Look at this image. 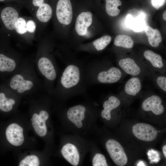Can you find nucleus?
Listing matches in <instances>:
<instances>
[{"label":"nucleus","mask_w":166,"mask_h":166,"mask_svg":"<svg viewBox=\"0 0 166 166\" xmlns=\"http://www.w3.org/2000/svg\"><path fill=\"white\" fill-rule=\"evenodd\" d=\"M106 148L114 162L119 166H123L128 162V158L124 150L118 142L109 139L106 142Z\"/></svg>","instance_id":"f257e3e1"},{"label":"nucleus","mask_w":166,"mask_h":166,"mask_svg":"<svg viewBox=\"0 0 166 166\" xmlns=\"http://www.w3.org/2000/svg\"><path fill=\"white\" fill-rule=\"evenodd\" d=\"M132 132L137 138L146 141L155 140L158 132L152 126L144 123H138L134 125L132 128Z\"/></svg>","instance_id":"f03ea898"},{"label":"nucleus","mask_w":166,"mask_h":166,"mask_svg":"<svg viewBox=\"0 0 166 166\" xmlns=\"http://www.w3.org/2000/svg\"><path fill=\"white\" fill-rule=\"evenodd\" d=\"M56 14L59 22L66 25L69 24L73 18L72 8L70 0H59L57 3Z\"/></svg>","instance_id":"7ed1b4c3"},{"label":"nucleus","mask_w":166,"mask_h":166,"mask_svg":"<svg viewBox=\"0 0 166 166\" xmlns=\"http://www.w3.org/2000/svg\"><path fill=\"white\" fill-rule=\"evenodd\" d=\"M80 78L79 68L76 66L70 65L64 70L61 78L62 85L66 88H69L77 85Z\"/></svg>","instance_id":"20e7f679"},{"label":"nucleus","mask_w":166,"mask_h":166,"mask_svg":"<svg viewBox=\"0 0 166 166\" xmlns=\"http://www.w3.org/2000/svg\"><path fill=\"white\" fill-rule=\"evenodd\" d=\"M23 129L16 123H12L7 128L6 134L8 141L15 146L21 145L24 141Z\"/></svg>","instance_id":"39448f33"},{"label":"nucleus","mask_w":166,"mask_h":166,"mask_svg":"<svg viewBox=\"0 0 166 166\" xmlns=\"http://www.w3.org/2000/svg\"><path fill=\"white\" fill-rule=\"evenodd\" d=\"M162 100L159 96L153 95L146 98L143 102V109L147 112L151 111L156 115H160L164 111V107L162 104Z\"/></svg>","instance_id":"423d86ee"},{"label":"nucleus","mask_w":166,"mask_h":166,"mask_svg":"<svg viewBox=\"0 0 166 166\" xmlns=\"http://www.w3.org/2000/svg\"><path fill=\"white\" fill-rule=\"evenodd\" d=\"M144 56L149 63L151 69L161 74L164 73L165 65L160 55L151 50H147L144 51Z\"/></svg>","instance_id":"0eeeda50"},{"label":"nucleus","mask_w":166,"mask_h":166,"mask_svg":"<svg viewBox=\"0 0 166 166\" xmlns=\"http://www.w3.org/2000/svg\"><path fill=\"white\" fill-rule=\"evenodd\" d=\"M118 65L125 73L134 77H138L143 73L141 66L131 58L126 57L120 59L118 62Z\"/></svg>","instance_id":"6e6552de"},{"label":"nucleus","mask_w":166,"mask_h":166,"mask_svg":"<svg viewBox=\"0 0 166 166\" xmlns=\"http://www.w3.org/2000/svg\"><path fill=\"white\" fill-rule=\"evenodd\" d=\"M93 15L90 12H83L77 16L75 23V29L80 36L85 35L87 32L88 28L91 24Z\"/></svg>","instance_id":"1a4fd4ad"},{"label":"nucleus","mask_w":166,"mask_h":166,"mask_svg":"<svg viewBox=\"0 0 166 166\" xmlns=\"http://www.w3.org/2000/svg\"><path fill=\"white\" fill-rule=\"evenodd\" d=\"M18 14L17 11L11 7H6L1 14V20L6 27L8 30H13L15 28Z\"/></svg>","instance_id":"9d476101"},{"label":"nucleus","mask_w":166,"mask_h":166,"mask_svg":"<svg viewBox=\"0 0 166 166\" xmlns=\"http://www.w3.org/2000/svg\"><path fill=\"white\" fill-rule=\"evenodd\" d=\"M122 77L121 70L116 67H112L106 71L100 72L98 75L97 79L102 83H113L119 81Z\"/></svg>","instance_id":"9b49d317"},{"label":"nucleus","mask_w":166,"mask_h":166,"mask_svg":"<svg viewBox=\"0 0 166 166\" xmlns=\"http://www.w3.org/2000/svg\"><path fill=\"white\" fill-rule=\"evenodd\" d=\"M34 86L30 80L25 79L23 76L19 74L15 75L11 79L10 86L13 89L19 93L31 89Z\"/></svg>","instance_id":"f8f14e48"},{"label":"nucleus","mask_w":166,"mask_h":166,"mask_svg":"<svg viewBox=\"0 0 166 166\" xmlns=\"http://www.w3.org/2000/svg\"><path fill=\"white\" fill-rule=\"evenodd\" d=\"M85 107L82 105L71 107L68 110L67 115L69 119L78 128L82 126V121L85 118Z\"/></svg>","instance_id":"ddd939ff"},{"label":"nucleus","mask_w":166,"mask_h":166,"mask_svg":"<svg viewBox=\"0 0 166 166\" xmlns=\"http://www.w3.org/2000/svg\"><path fill=\"white\" fill-rule=\"evenodd\" d=\"M61 152L64 157L71 164L75 166L78 165L80 156L77 149L74 145L67 144L62 147Z\"/></svg>","instance_id":"4468645a"},{"label":"nucleus","mask_w":166,"mask_h":166,"mask_svg":"<svg viewBox=\"0 0 166 166\" xmlns=\"http://www.w3.org/2000/svg\"><path fill=\"white\" fill-rule=\"evenodd\" d=\"M38 67L41 73L48 79L54 80L56 77V73L51 61L48 58L42 57L38 61Z\"/></svg>","instance_id":"2eb2a0df"},{"label":"nucleus","mask_w":166,"mask_h":166,"mask_svg":"<svg viewBox=\"0 0 166 166\" xmlns=\"http://www.w3.org/2000/svg\"><path fill=\"white\" fill-rule=\"evenodd\" d=\"M141 82L138 77H134L129 79L125 84L123 91L129 96H135L141 91Z\"/></svg>","instance_id":"dca6fc26"},{"label":"nucleus","mask_w":166,"mask_h":166,"mask_svg":"<svg viewBox=\"0 0 166 166\" xmlns=\"http://www.w3.org/2000/svg\"><path fill=\"white\" fill-rule=\"evenodd\" d=\"M126 23L128 27L136 32L144 30L146 26L143 15L134 18L131 15L128 14L126 18Z\"/></svg>","instance_id":"f3484780"},{"label":"nucleus","mask_w":166,"mask_h":166,"mask_svg":"<svg viewBox=\"0 0 166 166\" xmlns=\"http://www.w3.org/2000/svg\"><path fill=\"white\" fill-rule=\"evenodd\" d=\"M120 104V101L117 97L114 96L110 97L108 100L105 101L103 103L104 109L101 113L102 117L107 120H110L111 118V112L117 108Z\"/></svg>","instance_id":"a211bd4d"},{"label":"nucleus","mask_w":166,"mask_h":166,"mask_svg":"<svg viewBox=\"0 0 166 166\" xmlns=\"http://www.w3.org/2000/svg\"><path fill=\"white\" fill-rule=\"evenodd\" d=\"M145 32L148 37L150 45L154 47H158L162 41V37L160 31L157 29H154L149 26H146Z\"/></svg>","instance_id":"6ab92c4d"},{"label":"nucleus","mask_w":166,"mask_h":166,"mask_svg":"<svg viewBox=\"0 0 166 166\" xmlns=\"http://www.w3.org/2000/svg\"><path fill=\"white\" fill-rule=\"evenodd\" d=\"M31 120L33 126L37 134L42 137L45 135L47 130L45 122L41 118L39 115L34 113Z\"/></svg>","instance_id":"aec40b11"},{"label":"nucleus","mask_w":166,"mask_h":166,"mask_svg":"<svg viewBox=\"0 0 166 166\" xmlns=\"http://www.w3.org/2000/svg\"><path fill=\"white\" fill-rule=\"evenodd\" d=\"M52 14V10L51 6L47 4L43 3L39 7L36 16L40 21L46 22L51 18Z\"/></svg>","instance_id":"412c9836"},{"label":"nucleus","mask_w":166,"mask_h":166,"mask_svg":"<svg viewBox=\"0 0 166 166\" xmlns=\"http://www.w3.org/2000/svg\"><path fill=\"white\" fill-rule=\"evenodd\" d=\"M114 44L117 46L126 49L132 48L134 45V41L129 36L126 35H119L115 38Z\"/></svg>","instance_id":"4be33fe9"},{"label":"nucleus","mask_w":166,"mask_h":166,"mask_svg":"<svg viewBox=\"0 0 166 166\" xmlns=\"http://www.w3.org/2000/svg\"><path fill=\"white\" fill-rule=\"evenodd\" d=\"M16 64L12 59L0 54V71L11 72L15 69Z\"/></svg>","instance_id":"5701e85b"},{"label":"nucleus","mask_w":166,"mask_h":166,"mask_svg":"<svg viewBox=\"0 0 166 166\" xmlns=\"http://www.w3.org/2000/svg\"><path fill=\"white\" fill-rule=\"evenodd\" d=\"M106 11L109 15L114 17L118 15L120 10L118 7L121 6L122 2L120 0H105Z\"/></svg>","instance_id":"b1692460"},{"label":"nucleus","mask_w":166,"mask_h":166,"mask_svg":"<svg viewBox=\"0 0 166 166\" xmlns=\"http://www.w3.org/2000/svg\"><path fill=\"white\" fill-rule=\"evenodd\" d=\"M15 103L14 99L7 98L4 94L0 93V109L2 111L5 112L11 111L13 108V105Z\"/></svg>","instance_id":"393cba45"},{"label":"nucleus","mask_w":166,"mask_h":166,"mask_svg":"<svg viewBox=\"0 0 166 166\" xmlns=\"http://www.w3.org/2000/svg\"><path fill=\"white\" fill-rule=\"evenodd\" d=\"M111 37L109 35H105L97 39L93 42V45L98 51L104 49L110 42Z\"/></svg>","instance_id":"a878e982"},{"label":"nucleus","mask_w":166,"mask_h":166,"mask_svg":"<svg viewBox=\"0 0 166 166\" xmlns=\"http://www.w3.org/2000/svg\"><path fill=\"white\" fill-rule=\"evenodd\" d=\"M40 162L38 157L35 155H31L26 157L20 162L19 166H38Z\"/></svg>","instance_id":"bb28decb"},{"label":"nucleus","mask_w":166,"mask_h":166,"mask_svg":"<svg viewBox=\"0 0 166 166\" xmlns=\"http://www.w3.org/2000/svg\"><path fill=\"white\" fill-rule=\"evenodd\" d=\"M26 22L24 19L20 17L18 18L16 22L15 29L19 34H22L26 33Z\"/></svg>","instance_id":"cd10ccee"},{"label":"nucleus","mask_w":166,"mask_h":166,"mask_svg":"<svg viewBox=\"0 0 166 166\" xmlns=\"http://www.w3.org/2000/svg\"><path fill=\"white\" fill-rule=\"evenodd\" d=\"M93 166H108L105 156L100 153H97L94 156L92 161Z\"/></svg>","instance_id":"c85d7f7f"},{"label":"nucleus","mask_w":166,"mask_h":166,"mask_svg":"<svg viewBox=\"0 0 166 166\" xmlns=\"http://www.w3.org/2000/svg\"><path fill=\"white\" fill-rule=\"evenodd\" d=\"M156 82L160 89L164 92L166 91V77L163 75L157 76L155 78Z\"/></svg>","instance_id":"c756f323"},{"label":"nucleus","mask_w":166,"mask_h":166,"mask_svg":"<svg viewBox=\"0 0 166 166\" xmlns=\"http://www.w3.org/2000/svg\"><path fill=\"white\" fill-rule=\"evenodd\" d=\"M26 28L27 31L31 33H34L36 28L35 22L32 20L28 21L26 23Z\"/></svg>","instance_id":"7c9ffc66"},{"label":"nucleus","mask_w":166,"mask_h":166,"mask_svg":"<svg viewBox=\"0 0 166 166\" xmlns=\"http://www.w3.org/2000/svg\"><path fill=\"white\" fill-rule=\"evenodd\" d=\"M166 0H151L152 6L158 10L165 4Z\"/></svg>","instance_id":"2f4dec72"},{"label":"nucleus","mask_w":166,"mask_h":166,"mask_svg":"<svg viewBox=\"0 0 166 166\" xmlns=\"http://www.w3.org/2000/svg\"><path fill=\"white\" fill-rule=\"evenodd\" d=\"M39 115L41 118L45 122L49 118L48 113L45 111H41L39 112Z\"/></svg>","instance_id":"473e14b6"},{"label":"nucleus","mask_w":166,"mask_h":166,"mask_svg":"<svg viewBox=\"0 0 166 166\" xmlns=\"http://www.w3.org/2000/svg\"><path fill=\"white\" fill-rule=\"evenodd\" d=\"M44 0H33V5L36 6H39L42 5L44 2Z\"/></svg>","instance_id":"72a5a7b5"},{"label":"nucleus","mask_w":166,"mask_h":166,"mask_svg":"<svg viewBox=\"0 0 166 166\" xmlns=\"http://www.w3.org/2000/svg\"><path fill=\"white\" fill-rule=\"evenodd\" d=\"M163 154L165 157H166V145H164L162 147Z\"/></svg>","instance_id":"f704fd0d"},{"label":"nucleus","mask_w":166,"mask_h":166,"mask_svg":"<svg viewBox=\"0 0 166 166\" xmlns=\"http://www.w3.org/2000/svg\"><path fill=\"white\" fill-rule=\"evenodd\" d=\"M166 10H165L164 11L163 13V18L164 21L166 20Z\"/></svg>","instance_id":"c9c22d12"},{"label":"nucleus","mask_w":166,"mask_h":166,"mask_svg":"<svg viewBox=\"0 0 166 166\" xmlns=\"http://www.w3.org/2000/svg\"><path fill=\"white\" fill-rule=\"evenodd\" d=\"M4 0H0V2L3 1H4Z\"/></svg>","instance_id":"e433bc0d"}]
</instances>
